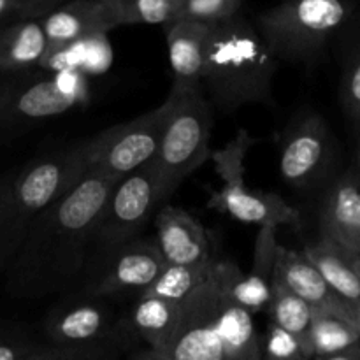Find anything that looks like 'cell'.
<instances>
[{
	"label": "cell",
	"instance_id": "cell-1",
	"mask_svg": "<svg viewBox=\"0 0 360 360\" xmlns=\"http://www.w3.org/2000/svg\"><path fill=\"white\" fill-rule=\"evenodd\" d=\"M118 179L90 169L70 192L30 218L4 271V290L9 297L41 299L79 285L94 250L98 217Z\"/></svg>",
	"mask_w": 360,
	"mask_h": 360
},
{
	"label": "cell",
	"instance_id": "cell-5",
	"mask_svg": "<svg viewBox=\"0 0 360 360\" xmlns=\"http://www.w3.org/2000/svg\"><path fill=\"white\" fill-rule=\"evenodd\" d=\"M352 11L354 0H280L253 25L278 60L311 65Z\"/></svg>",
	"mask_w": 360,
	"mask_h": 360
},
{
	"label": "cell",
	"instance_id": "cell-36",
	"mask_svg": "<svg viewBox=\"0 0 360 360\" xmlns=\"http://www.w3.org/2000/svg\"><path fill=\"white\" fill-rule=\"evenodd\" d=\"M355 326H357V329H359V333H360V311H359L357 319H355Z\"/></svg>",
	"mask_w": 360,
	"mask_h": 360
},
{
	"label": "cell",
	"instance_id": "cell-20",
	"mask_svg": "<svg viewBox=\"0 0 360 360\" xmlns=\"http://www.w3.org/2000/svg\"><path fill=\"white\" fill-rule=\"evenodd\" d=\"M41 23L48 48L70 44L111 30L101 0H65L42 14Z\"/></svg>",
	"mask_w": 360,
	"mask_h": 360
},
{
	"label": "cell",
	"instance_id": "cell-24",
	"mask_svg": "<svg viewBox=\"0 0 360 360\" xmlns=\"http://www.w3.org/2000/svg\"><path fill=\"white\" fill-rule=\"evenodd\" d=\"M0 360H81L67 348L56 347L28 326L0 319Z\"/></svg>",
	"mask_w": 360,
	"mask_h": 360
},
{
	"label": "cell",
	"instance_id": "cell-12",
	"mask_svg": "<svg viewBox=\"0 0 360 360\" xmlns=\"http://www.w3.org/2000/svg\"><path fill=\"white\" fill-rule=\"evenodd\" d=\"M167 102L127 123L88 137L90 169L122 178L157 157Z\"/></svg>",
	"mask_w": 360,
	"mask_h": 360
},
{
	"label": "cell",
	"instance_id": "cell-35",
	"mask_svg": "<svg viewBox=\"0 0 360 360\" xmlns=\"http://www.w3.org/2000/svg\"><path fill=\"white\" fill-rule=\"evenodd\" d=\"M355 266H357V273H359V278H360V255H357V259H355Z\"/></svg>",
	"mask_w": 360,
	"mask_h": 360
},
{
	"label": "cell",
	"instance_id": "cell-16",
	"mask_svg": "<svg viewBox=\"0 0 360 360\" xmlns=\"http://www.w3.org/2000/svg\"><path fill=\"white\" fill-rule=\"evenodd\" d=\"M278 245V227L260 225L253 250L252 269L250 273L238 269L227 283L229 295L253 315L269 304Z\"/></svg>",
	"mask_w": 360,
	"mask_h": 360
},
{
	"label": "cell",
	"instance_id": "cell-15",
	"mask_svg": "<svg viewBox=\"0 0 360 360\" xmlns=\"http://www.w3.org/2000/svg\"><path fill=\"white\" fill-rule=\"evenodd\" d=\"M181 316V301L143 294L136 299L127 313L130 329L139 343L146 345L143 352L130 354V359L158 360L162 352L174 340Z\"/></svg>",
	"mask_w": 360,
	"mask_h": 360
},
{
	"label": "cell",
	"instance_id": "cell-32",
	"mask_svg": "<svg viewBox=\"0 0 360 360\" xmlns=\"http://www.w3.org/2000/svg\"><path fill=\"white\" fill-rule=\"evenodd\" d=\"M14 214L13 193H11V176L0 178V227Z\"/></svg>",
	"mask_w": 360,
	"mask_h": 360
},
{
	"label": "cell",
	"instance_id": "cell-26",
	"mask_svg": "<svg viewBox=\"0 0 360 360\" xmlns=\"http://www.w3.org/2000/svg\"><path fill=\"white\" fill-rule=\"evenodd\" d=\"M267 311H269L271 322L276 326L283 327L288 333L295 334L299 340L304 343L306 350H308L309 359H313V348L311 340H309V329H311V320H313V308L288 290L285 285L280 281L273 280V287H271V299L267 304Z\"/></svg>",
	"mask_w": 360,
	"mask_h": 360
},
{
	"label": "cell",
	"instance_id": "cell-22",
	"mask_svg": "<svg viewBox=\"0 0 360 360\" xmlns=\"http://www.w3.org/2000/svg\"><path fill=\"white\" fill-rule=\"evenodd\" d=\"M48 51L41 18H20L0 27V72L34 69Z\"/></svg>",
	"mask_w": 360,
	"mask_h": 360
},
{
	"label": "cell",
	"instance_id": "cell-33",
	"mask_svg": "<svg viewBox=\"0 0 360 360\" xmlns=\"http://www.w3.org/2000/svg\"><path fill=\"white\" fill-rule=\"evenodd\" d=\"M20 18H28L20 0H0V27L20 20Z\"/></svg>",
	"mask_w": 360,
	"mask_h": 360
},
{
	"label": "cell",
	"instance_id": "cell-7",
	"mask_svg": "<svg viewBox=\"0 0 360 360\" xmlns=\"http://www.w3.org/2000/svg\"><path fill=\"white\" fill-rule=\"evenodd\" d=\"M65 70L34 67L20 72H0V139H11L32 127L72 111L86 91L79 79H63Z\"/></svg>",
	"mask_w": 360,
	"mask_h": 360
},
{
	"label": "cell",
	"instance_id": "cell-28",
	"mask_svg": "<svg viewBox=\"0 0 360 360\" xmlns=\"http://www.w3.org/2000/svg\"><path fill=\"white\" fill-rule=\"evenodd\" d=\"M246 0H183L178 18L218 25L241 14Z\"/></svg>",
	"mask_w": 360,
	"mask_h": 360
},
{
	"label": "cell",
	"instance_id": "cell-13",
	"mask_svg": "<svg viewBox=\"0 0 360 360\" xmlns=\"http://www.w3.org/2000/svg\"><path fill=\"white\" fill-rule=\"evenodd\" d=\"M330 158V134L316 112H301L280 134L278 167L287 185L309 188L320 179Z\"/></svg>",
	"mask_w": 360,
	"mask_h": 360
},
{
	"label": "cell",
	"instance_id": "cell-23",
	"mask_svg": "<svg viewBox=\"0 0 360 360\" xmlns=\"http://www.w3.org/2000/svg\"><path fill=\"white\" fill-rule=\"evenodd\" d=\"M309 340L313 359L360 360V333L345 313L313 309Z\"/></svg>",
	"mask_w": 360,
	"mask_h": 360
},
{
	"label": "cell",
	"instance_id": "cell-29",
	"mask_svg": "<svg viewBox=\"0 0 360 360\" xmlns=\"http://www.w3.org/2000/svg\"><path fill=\"white\" fill-rule=\"evenodd\" d=\"M264 357L276 360H306L309 359L304 343L295 334L271 322L266 341L262 343Z\"/></svg>",
	"mask_w": 360,
	"mask_h": 360
},
{
	"label": "cell",
	"instance_id": "cell-19",
	"mask_svg": "<svg viewBox=\"0 0 360 360\" xmlns=\"http://www.w3.org/2000/svg\"><path fill=\"white\" fill-rule=\"evenodd\" d=\"M213 25L178 18L165 25L169 63L172 69V86L188 88L200 84L207 41Z\"/></svg>",
	"mask_w": 360,
	"mask_h": 360
},
{
	"label": "cell",
	"instance_id": "cell-27",
	"mask_svg": "<svg viewBox=\"0 0 360 360\" xmlns=\"http://www.w3.org/2000/svg\"><path fill=\"white\" fill-rule=\"evenodd\" d=\"M217 260L204 264H192V266H176L165 264L157 280L148 287L144 294L158 295V297L171 299V301H183L192 290L202 285L213 274Z\"/></svg>",
	"mask_w": 360,
	"mask_h": 360
},
{
	"label": "cell",
	"instance_id": "cell-10",
	"mask_svg": "<svg viewBox=\"0 0 360 360\" xmlns=\"http://www.w3.org/2000/svg\"><path fill=\"white\" fill-rule=\"evenodd\" d=\"M155 236H136L132 239L94 250L76 288L104 297L143 295L165 267Z\"/></svg>",
	"mask_w": 360,
	"mask_h": 360
},
{
	"label": "cell",
	"instance_id": "cell-18",
	"mask_svg": "<svg viewBox=\"0 0 360 360\" xmlns=\"http://www.w3.org/2000/svg\"><path fill=\"white\" fill-rule=\"evenodd\" d=\"M320 238L360 255V181L352 176L338 179L323 199Z\"/></svg>",
	"mask_w": 360,
	"mask_h": 360
},
{
	"label": "cell",
	"instance_id": "cell-21",
	"mask_svg": "<svg viewBox=\"0 0 360 360\" xmlns=\"http://www.w3.org/2000/svg\"><path fill=\"white\" fill-rule=\"evenodd\" d=\"M302 252L315 264L330 290L350 308L357 319L360 311V278L355 266L357 255L326 238L306 245Z\"/></svg>",
	"mask_w": 360,
	"mask_h": 360
},
{
	"label": "cell",
	"instance_id": "cell-9",
	"mask_svg": "<svg viewBox=\"0 0 360 360\" xmlns=\"http://www.w3.org/2000/svg\"><path fill=\"white\" fill-rule=\"evenodd\" d=\"M171 195L155 158L122 176L98 217L94 250L109 248L139 236Z\"/></svg>",
	"mask_w": 360,
	"mask_h": 360
},
{
	"label": "cell",
	"instance_id": "cell-17",
	"mask_svg": "<svg viewBox=\"0 0 360 360\" xmlns=\"http://www.w3.org/2000/svg\"><path fill=\"white\" fill-rule=\"evenodd\" d=\"M273 280L280 281L288 290L304 299L313 309L345 313L355 322V315L350 308L330 290L320 271L304 255V252H294L278 245Z\"/></svg>",
	"mask_w": 360,
	"mask_h": 360
},
{
	"label": "cell",
	"instance_id": "cell-25",
	"mask_svg": "<svg viewBox=\"0 0 360 360\" xmlns=\"http://www.w3.org/2000/svg\"><path fill=\"white\" fill-rule=\"evenodd\" d=\"M109 28L123 25H169L178 20L183 0H101Z\"/></svg>",
	"mask_w": 360,
	"mask_h": 360
},
{
	"label": "cell",
	"instance_id": "cell-11",
	"mask_svg": "<svg viewBox=\"0 0 360 360\" xmlns=\"http://www.w3.org/2000/svg\"><path fill=\"white\" fill-rule=\"evenodd\" d=\"M90 172L88 139L48 151L25 164L11 176L14 214L21 221L30 218L74 188Z\"/></svg>",
	"mask_w": 360,
	"mask_h": 360
},
{
	"label": "cell",
	"instance_id": "cell-14",
	"mask_svg": "<svg viewBox=\"0 0 360 360\" xmlns=\"http://www.w3.org/2000/svg\"><path fill=\"white\" fill-rule=\"evenodd\" d=\"M153 221L155 241L167 264L192 266L218 259L210 232L181 207L164 204Z\"/></svg>",
	"mask_w": 360,
	"mask_h": 360
},
{
	"label": "cell",
	"instance_id": "cell-3",
	"mask_svg": "<svg viewBox=\"0 0 360 360\" xmlns=\"http://www.w3.org/2000/svg\"><path fill=\"white\" fill-rule=\"evenodd\" d=\"M278 58L245 16L211 27L200 84L213 109L232 115L248 104H273Z\"/></svg>",
	"mask_w": 360,
	"mask_h": 360
},
{
	"label": "cell",
	"instance_id": "cell-8",
	"mask_svg": "<svg viewBox=\"0 0 360 360\" xmlns=\"http://www.w3.org/2000/svg\"><path fill=\"white\" fill-rule=\"evenodd\" d=\"M257 139L248 130L239 129L234 139L221 150L211 151L218 178L224 185L211 193L207 200L210 210L224 213L241 224L252 225H297L301 214L281 195L273 192L253 190L245 185V160Z\"/></svg>",
	"mask_w": 360,
	"mask_h": 360
},
{
	"label": "cell",
	"instance_id": "cell-2",
	"mask_svg": "<svg viewBox=\"0 0 360 360\" xmlns=\"http://www.w3.org/2000/svg\"><path fill=\"white\" fill-rule=\"evenodd\" d=\"M231 260H217L213 274L181 301L174 340L158 360H260L262 338L253 313L229 295L238 271Z\"/></svg>",
	"mask_w": 360,
	"mask_h": 360
},
{
	"label": "cell",
	"instance_id": "cell-34",
	"mask_svg": "<svg viewBox=\"0 0 360 360\" xmlns=\"http://www.w3.org/2000/svg\"><path fill=\"white\" fill-rule=\"evenodd\" d=\"M20 2L27 11L28 18H41L42 14H46L65 0H20Z\"/></svg>",
	"mask_w": 360,
	"mask_h": 360
},
{
	"label": "cell",
	"instance_id": "cell-30",
	"mask_svg": "<svg viewBox=\"0 0 360 360\" xmlns=\"http://www.w3.org/2000/svg\"><path fill=\"white\" fill-rule=\"evenodd\" d=\"M25 227H27V221H21L20 218H16V214H13L0 227V274H4L7 264L11 262L14 252L20 246Z\"/></svg>",
	"mask_w": 360,
	"mask_h": 360
},
{
	"label": "cell",
	"instance_id": "cell-4",
	"mask_svg": "<svg viewBox=\"0 0 360 360\" xmlns=\"http://www.w3.org/2000/svg\"><path fill=\"white\" fill-rule=\"evenodd\" d=\"M41 334L49 343L76 352L81 360H116L139 345L127 315L111 299L79 288L65 292L48 309Z\"/></svg>",
	"mask_w": 360,
	"mask_h": 360
},
{
	"label": "cell",
	"instance_id": "cell-31",
	"mask_svg": "<svg viewBox=\"0 0 360 360\" xmlns=\"http://www.w3.org/2000/svg\"><path fill=\"white\" fill-rule=\"evenodd\" d=\"M343 102L348 112L360 116V49L357 55L348 62L343 76Z\"/></svg>",
	"mask_w": 360,
	"mask_h": 360
},
{
	"label": "cell",
	"instance_id": "cell-6",
	"mask_svg": "<svg viewBox=\"0 0 360 360\" xmlns=\"http://www.w3.org/2000/svg\"><path fill=\"white\" fill-rule=\"evenodd\" d=\"M165 102L167 115L155 162L167 188L174 193L190 174L211 158L214 118L202 84L171 86Z\"/></svg>",
	"mask_w": 360,
	"mask_h": 360
}]
</instances>
